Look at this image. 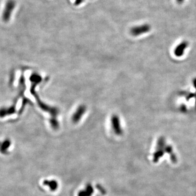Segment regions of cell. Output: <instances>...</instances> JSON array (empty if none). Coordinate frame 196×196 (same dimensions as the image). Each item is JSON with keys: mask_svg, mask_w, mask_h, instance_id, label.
<instances>
[{"mask_svg": "<svg viewBox=\"0 0 196 196\" xmlns=\"http://www.w3.org/2000/svg\"><path fill=\"white\" fill-rule=\"evenodd\" d=\"M165 138L163 137H160L157 142L156 150L153 154V163H158L160 159L164 155V154L165 153Z\"/></svg>", "mask_w": 196, "mask_h": 196, "instance_id": "1", "label": "cell"}, {"mask_svg": "<svg viewBox=\"0 0 196 196\" xmlns=\"http://www.w3.org/2000/svg\"><path fill=\"white\" fill-rule=\"evenodd\" d=\"M15 6L16 3L14 0H8L6 2L2 14V18L3 21L8 22L10 20Z\"/></svg>", "mask_w": 196, "mask_h": 196, "instance_id": "2", "label": "cell"}, {"mask_svg": "<svg viewBox=\"0 0 196 196\" xmlns=\"http://www.w3.org/2000/svg\"><path fill=\"white\" fill-rule=\"evenodd\" d=\"M151 26L149 24H145L141 25L136 26L131 29L130 33L133 36H137L143 34L147 33L150 31Z\"/></svg>", "mask_w": 196, "mask_h": 196, "instance_id": "3", "label": "cell"}, {"mask_svg": "<svg viewBox=\"0 0 196 196\" xmlns=\"http://www.w3.org/2000/svg\"><path fill=\"white\" fill-rule=\"evenodd\" d=\"M111 125L112 129L115 133L118 135H121L122 134V129L121 128V123L119 117L116 115H114L111 118Z\"/></svg>", "mask_w": 196, "mask_h": 196, "instance_id": "4", "label": "cell"}, {"mask_svg": "<svg viewBox=\"0 0 196 196\" xmlns=\"http://www.w3.org/2000/svg\"><path fill=\"white\" fill-rule=\"evenodd\" d=\"M188 43L186 41H183L182 42L180 43L175 49L174 51V55L178 57H182L184 54L185 50L188 48Z\"/></svg>", "mask_w": 196, "mask_h": 196, "instance_id": "5", "label": "cell"}, {"mask_svg": "<svg viewBox=\"0 0 196 196\" xmlns=\"http://www.w3.org/2000/svg\"><path fill=\"white\" fill-rule=\"evenodd\" d=\"M86 108L84 105L78 107L72 117V121L74 123H77L81 119L82 115H84V112L86 111Z\"/></svg>", "mask_w": 196, "mask_h": 196, "instance_id": "6", "label": "cell"}, {"mask_svg": "<svg viewBox=\"0 0 196 196\" xmlns=\"http://www.w3.org/2000/svg\"><path fill=\"white\" fill-rule=\"evenodd\" d=\"M16 112V104L9 107H2L0 109V118H2L7 115L14 114Z\"/></svg>", "mask_w": 196, "mask_h": 196, "instance_id": "7", "label": "cell"}, {"mask_svg": "<svg viewBox=\"0 0 196 196\" xmlns=\"http://www.w3.org/2000/svg\"><path fill=\"white\" fill-rule=\"evenodd\" d=\"M11 144V141L9 139H6L0 142V153L3 155L8 154L9 149Z\"/></svg>", "mask_w": 196, "mask_h": 196, "instance_id": "8", "label": "cell"}, {"mask_svg": "<svg viewBox=\"0 0 196 196\" xmlns=\"http://www.w3.org/2000/svg\"><path fill=\"white\" fill-rule=\"evenodd\" d=\"M30 80L31 82H32L33 83H35V84H38L39 82L41 81L42 78L40 76L37 75V74H33L30 76Z\"/></svg>", "mask_w": 196, "mask_h": 196, "instance_id": "9", "label": "cell"}, {"mask_svg": "<svg viewBox=\"0 0 196 196\" xmlns=\"http://www.w3.org/2000/svg\"><path fill=\"white\" fill-rule=\"evenodd\" d=\"M50 124L51 126L53 128V129H57L58 128V123L56 119L52 118L50 120Z\"/></svg>", "mask_w": 196, "mask_h": 196, "instance_id": "10", "label": "cell"}, {"mask_svg": "<svg viewBox=\"0 0 196 196\" xmlns=\"http://www.w3.org/2000/svg\"><path fill=\"white\" fill-rule=\"evenodd\" d=\"M165 153H167L169 155H171V154H172L173 153V150L172 147L171 146H169V145L166 146L165 148Z\"/></svg>", "mask_w": 196, "mask_h": 196, "instance_id": "11", "label": "cell"}, {"mask_svg": "<svg viewBox=\"0 0 196 196\" xmlns=\"http://www.w3.org/2000/svg\"><path fill=\"white\" fill-rule=\"evenodd\" d=\"M170 155V159H171V162L173 163H177V157H176V155L173 153L171 154Z\"/></svg>", "mask_w": 196, "mask_h": 196, "instance_id": "12", "label": "cell"}, {"mask_svg": "<svg viewBox=\"0 0 196 196\" xmlns=\"http://www.w3.org/2000/svg\"><path fill=\"white\" fill-rule=\"evenodd\" d=\"M84 0H74V5L75 6H79L83 3Z\"/></svg>", "mask_w": 196, "mask_h": 196, "instance_id": "13", "label": "cell"}, {"mask_svg": "<svg viewBox=\"0 0 196 196\" xmlns=\"http://www.w3.org/2000/svg\"><path fill=\"white\" fill-rule=\"evenodd\" d=\"M193 86L196 89V78H194L193 81Z\"/></svg>", "mask_w": 196, "mask_h": 196, "instance_id": "14", "label": "cell"}, {"mask_svg": "<svg viewBox=\"0 0 196 196\" xmlns=\"http://www.w3.org/2000/svg\"><path fill=\"white\" fill-rule=\"evenodd\" d=\"M184 0H176V1L179 3H182L184 2Z\"/></svg>", "mask_w": 196, "mask_h": 196, "instance_id": "15", "label": "cell"}]
</instances>
